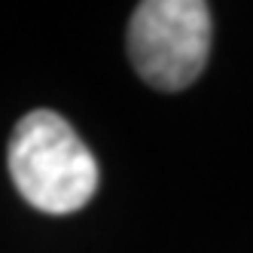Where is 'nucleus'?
Segmentation results:
<instances>
[{"label":"nucleus","mask_w":253,"mask_h":253,"mask_svg":"<svg viewBox=\"0 0 253 253\" xmlns=\"http://www.w3.org/2000/svg\"><path fill=\"white\" fill-rule=\"evenodd\" d=\"M9 174L19 195L43 213H74L98 192V162L55 110H31L9 137Z\"/></svg>","instance_id":"1"},{"label":"nucleus","mask_w":253,"mask_h":253,"mask_svg":"<svg viewBox=\"0 0 253 253\" xmlns=\"http://www.w3.org/2000/svg\"><path fill=\"white\" fill-rule=\"evenodd\" d=\"M211 37V6L202 0H147L128 22V58L147 85L180 92L202 77Z\"/></svg>","instance_id":"2"}]
</instances>
